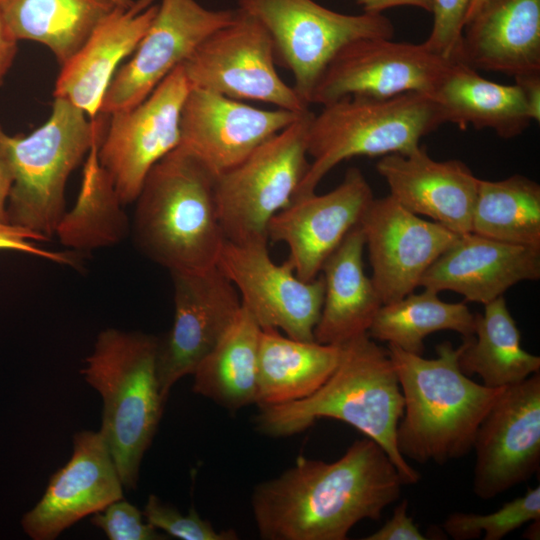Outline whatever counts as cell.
I'll return each mask as SVG.
<instances>
[{"instance_id":"obj_31","label":"cell","mask_w":540,"mask_h":540,"mask_svg":"<svg viewBox=\"0 0 540 540\" xmlns=\"http://www.w3.org/2000/svg\"><path fill=\"white\" fill-rule=\"evenodd\" d=\"M96 142L84 162L77 200L60 219L55 235L79 253L115 246L130 233L131 223L114 184L98 159Z\"/></svg>"},{"instance_id":"obj_28","label":"cell","mask_w":540,"mask_h":540,"mask_svg":"<svg viewBox=\"0 0 540 540\" xmlns=\"http://www.w3.org/2000/svg\"><path fill=\"white\" fill-rule=\"evenodd\" d=\"M115 7L111 0H0L16 40L46 46L62 66Z\"/></svg>"},{"instance_id":"obj_6","label":"cell","mask_w":540,"mask_h":540,"mask_svg":"<svg viewBox=\"0 0 540 540\" xmlns=\"http://www.w3.org/2000/svg\"><path fill=\"white\" fill-rule=\"evenodd\" d=\"M107 115L90 119L62 98H54L49 118L27 136H10L0 126V149L12 172L8 221L46 241L55 236L65 213V189L71 173L101 140Z\"/></svg>"},{"instance_id":"obj_43","label":"cell","mask_w":540,"mask_h":540,"mask_svg":"<svg viewBox=\"0 0 540 540\" xmlns=\"http://www.w3.org/2000/svg\"><path fill=\"white\" fill-rule=\"evenodd\" d=\"M13 180V172L10 163L0 149V222H9L7 204Z\"/></svg>"},{"instance_id":"obj_2","label":"cell","mask_w":540,"mask_h":540,"mask_svg":"<svg viewBox=\"0 0 540 540\" xmlns=\"http://www.w3.org/2000/svg\"><path fill=\"white\" fill-rule=\"evenodd\" d=\"M403 412L404 399L388 350L366 333L342 345L337 368L317 391L290 403L260 407L254 424L263 435L286 437L322 418L340 420L378 443L407 485L417 483L420 475L397 448Z\"/></svg>"},{"instance_id":"obj_19","label":"cell","mask_w":540,"mask_h":540,"mask_svg":"<svg viewBox=\"0 0 540 540\" xmlns=\"http://www.w3.org/2000/svg\"><path fill=\"white\" fill-rule=\"evenodd\" d=\"M373 199L362 171L351 167L331 191L296 197L274 215L267 228L268 241L285 243L287 260L297 276L313 280L346 235L360 225Z\"/></svg>"},{"instance_id":"obj_38","label":"cell","mask_w":540,"mask_h":540,"mask_svg":"<svg viewBox=\"0 0 540 540\" xmlns=\"http://www.w3.org/2000/svg\"><path fill=\"white\" fill-rule=\"evenodd\" d=\"M46 240L20 226L10 222H0V250L16 251L39 257L60 265L79 268L82 265V256L72 250L55 251L42 248L35 244Z\"/></svg>"},{"instance_id":"obj_9","label":"cell","mask_w":540,"mask_h":540,"mask_svg":"<svg viewBox=\"0 0 540 540\" xmlns=\"http://www.w3.org/2000/svg\"><path fill=\"white\" fill-rule=\"evenodd\" d=\"M238 9L268 31L275 59L288 69L293 88L308 104L324 69L345 45L362 38H393L383 13L343 14L314 0H237Z\"/></svg>"},{"instance_id":"obj_27","label":"cell","mask_w":540,"mask_h":540,"mask_svg":"<svg viewBox=\"0 0 540 540\" xmlns=\"http://www.w3.org/2000/svg\"><path fill=\"white\" fill-rule=\"evenodd\" d=\"M342 345L293 339L273 328L261 329L258 343L259 408L306 398L337 368Z\"/></svg>"},{"instance_id":"obj_44","label":"cell","mask_w":540,"mask_h":540,"mask_svg":"<svg viewBox=\"0 0 540 540\" xmlns=\"http://www.w3.org/2000/svg\"><path fill=\"white\" fill-rule=\"evenodd\" d=\"M485 0H470L465 23L471 19L481 8Z\"/></svg>"},{"instance_id":"obj_41","label":"cell","mask_w":540,"mask_h":540,"mask_svg":"<svg viewBox=\"0 0 540 540\" xmlns=\"http://www.w3.org/2000/svg\"><path fill=\"white\" fill-rule=\"evenodd\" d=\"M18 40L8 30L0 14V86L10 70L18 48Z\"/></svg>"},{"instance_id":"obj_35","label":"cell","mask_w":540,"mask_h":540,"mask_svg":"<svg viewBox=\"0 0 540 540\" xmlns=\"http://www.w3.org/2000/svg\"><path fill=\"white\" fill-rule=\"evenodd\" d=\"M142 512L145 520L154 528L181 540L238 539L234 530H217L208 520L201 518L193 507L184 515L175 506L153 494L149 495Z\"/></svg>"},{"instance_id":"obj_29","label":"cell","mask_w":540,"mask_h":540,"mask_svg":"<svg viewBox=\"0 0 540 540\" xmlns=\"http://www.w3.org/2000/svg\"><path fill=\"white\" fill-rule=\"evenodd\" d=\"M459 366L467 376L478 375L490 388L517 384L540 370V357L521 345V333L504 296L476 314L474 335L466 337Z\"/></svg>"},{"instance_id":"obj_40","label":"cell","mask_w":540,"mask_h":540,"mask_svg":"<svg viewBox=\"0 0 540 540\" xmlns=\"http://www.w3.org/2000/svg\"><path fill=\"white\" fill-rule=\"evenodd\" d=\"M522 89L532 121H540V74L514 79Z\"/></svg>"},{"instance_id":"obj_37","label":"cell","mask_w":540,"mask_h":540,"mask_svg":"<svg viewBox=\"0 0 540 540\" xmlns=\"http://www.w3.org/2000/svg\"><path fill=\"white\" fill-rule=\"evenodd\" d=\"M470 0H432L433 24L423 42L432 52L455 60Z\"/></svg>"},{"instance_id":"obj_26","label":"cell","mask_w":540,"mask_h":540,"mask_svg":"<svg viewBox=\"0 0 540 540\" xmlns=\"http://www.w3.org/2000/svg\"><path fill=\"white\" fill-rule=\"evenodd\" d=\"M437 104L444 123L465 130L490 129L511 139L532 122L520 86L485 79L479 71L453 60L435 90L429 95Z\"/></svg>"},{"instance_id":"obj_42","label":"cell","mask_w":540,"mask_h":540,"mask_svg":"<svg viewBox=\"0 0 540 540\" xmlns=\"http://www.w3.org/2000/svg\"><path fill=\"white\" fill-rule=\"evenodd\" d=\"M360 6L363 12L383 13L384 10L398 6H412L431 13L432 0H350Z\"/></svg>"},{"instance_id":"obj_14","label":"cell","mask_w":540,"mask_h":540,"mask_svg":"<svg viewBox=\"0 0 540 540\" xmlns=\"http://www.w3.org/2000/svg\"><path fill=\"white\" fill-rule=\"evenodd\" d=\"M174 320L159 338L156 374L160 394L167 401L172 387L192 375L235 321L241 299L218 267L202 272H171Z\"/></svg>"},{"instance_id":"obj_21","label":"cell","mask_w":540,"mask_h":540,"mask_svg":"<svg viewBox=\"0 0 540 540\" xmlns=\"http://www.w3.org/2000/svg\"><path fill=\"white\" fill-rule=\"evenodd\" d=\"M390 194L404 208L462 235L471 232L479 178L457 159L437 161L425 146L382 156L376 164Z\"/></svg>"},{"instance_id":"obj_5","label":"cell","mask_w":540,"mask_h":540,"mask_svg":"<svg viewBox=\"0 0 540 540\" xmlns=\"http://www.w3.org/2000/svg\"><path fill=\"white\" fill-rule=\"evenodd\" d=\"M159 338L106 328L80 370L103 401L99 433L125 490L135 489L143 456L156 434L166 401L156 374Z\"/></svg>"},{"instance_id":"obj_33","label":"cell","mask_w":540,"mask_h":540,"mask_svg":"<svg viewBox=\"0 0 540 540\" xmlns=\"http://www.w3.org/2000/svg\"><path fill=\"white\" fill-rule=\"evenodd\" d=\"M471 232L540 249V185L520 174L479 179Z\"/></svg>"},{"instance_id":"obj_12","label":"cell","mask_w":540,"mask_h":540,"mask_svg":"<svg viewBox=\"0 0 540 540\" xmlns=\"http://www.w3.org/2000/svg\"><path fill=\"white\" fill-rule=\"evenodd\" d=\"M452 61L424 43L382 37L358 39L330 60L313 90L311 104L324 106L346 96L431 95Z\"/></svg>"},{"instance_id":"obj_18","label":"cell","mask_w":540,"mask_h":540,"mask_svg":"<svg viewBox=\"0 0 540 540\" xmlns=\"http://www.w3.org/2000/svg\"><path fill=\"white\" fill-rule=\"evenodd\" d=\"M303 113L260 109L190 87L181 110L179 146L217 177L241 163Z\"/></svg>"},{"instance_id":"obj_16","label":"cell","mask_w":540,"mask_h":540,"mask_svg":"<svg viewBox=\"0 0 540 540\" xmlns=\"http://www.w3.org/2000/svg\"><path fill=\"white\" fill-rule=\"evenodd\" d=\"M473 492L492 499L526 482L540 464V374L505 387L473 443Z\"/></svg>"},{"instance_id":"obj_39","label":"cell","mask_w":540,"mask_h":540,"mask_svg":"<svg viewBox=\"0 0 540 540\" xmlns=\"http://www.w3.org/2000/svg\"><path fill=\"white\" fill-rule=\"evenodd\" d=\"M364 540H426L428 539L408 514V501L403 499L395 506L390 519Z\"/></svg>"},{"instance_id":"obj_17","label":"cell","mask_w":540,"mask_h":540,"mask_svg":"<svg viewBox=\"0 0 540 540\" xmlns=\"http://www.w3.org/2000/svg\"><path fill=\"white\" fill-rule=\"evenodd\" d=\"M360 227L382 305L414 292L429 267L459 237L410 212L391 195L372 200Z\"/></svg>"},{"instance_id":"obj_24","label":"cell","mask_w":540,"mask_h":540,"mask_svg":"<svg viewBox=\"0 0 540 540\" xmlns=\"http://www.w3.org/2000/svg\"><path fill=\"white\" fill-rule=\"evenodd\" d=\"M455 60L514 79L540 74V0H485L465 23Z\"/></svg>"},{"instance_id":"obj_45","label":"cell","mask_w":540,"mask_h":540,"mask_svg":"<svg viewBox=\"0 0 540 540\" xmlns=\"http://www.w3.org/2000/svg\"><path fill=\"white\" fill-rule=\"evenodd\" d=\"M113 4L117 7H128L134 0H111Z\"/></svg>"},{"instance_id":"obj_7","label":"cell","mask_w":540,"mask_h":540,"mask_svg":"<svg viewBox=\"0 0 540 540\" xmlns=\"http://www.w3.org/2000/svg\"><path fill=\"white\" fill-rule=\"evenodd\" d=\"M442 124L435 101L418 92L386 98L346 96L324 105L309 124L307 153L312 161L293 199L314 193L340 162L355 156L407 154Z\"/></svg>"},{"instance_id":"obj_23","label":"cell","mask_w":540,"mask_h":540,"mask_svg":"<svg viewBox=\"0 0 540 540\" xmlns=\"http://www.w3.org/2000/svg\"><path fill=\"white\" fill-rule=\"evenodd\" d=\"M540 278V249L510 244L473 232L459 235L425 272L420 286L453 291L487 304L522 281Z\"/></svg>"},{"instance_id":"obj_1","label":"cell","mask_w":540,"mask_h":540,"mask_svg":"<svg viewBox=\"0 0 540 540\" xmlns=\"http://www.w3.org/2000/svg\"><path fill=\"white\" fill-rule=\"evenodd\" d=\"M402 485L386 451L366 437L333 462L298 457L254 487L251 507L262 539L345 540L360 521L379 520Z\"/></svg>"},{"instance_id":"obj_25","label":"cell","mask_w":540,"mask_h":540,"mask_svg":"<svg viewBox=\"0 0 540 540\" xmlns=\"http://www.w3.org/2000/svg\"><path fill=\"white\" fill-rule=\"evenodd\" d=\"M364 248V235L358 225L325 260L320 272L324 299L314 330L315 341L343 345L368 333L382 302L371 277L365 274Z\"/></svg>"},{"instance_id":"obj_34","label":"cell","mask_w":540,"mask_h":540,"mask_svg":"<svg viewBox=\"0 0 540 540\" xmlns=\"http://www.w3.org/2000/svg\"><path fill=\"white\" fill-rule=\"evenodd\" d=\"M540 520V487L529 488L522 496L506 502L488 514L454 512L443 523L455 540H500L526 523Z\"/></svg>"},{"instance_id":"obj_3","label":"cell","mask_w":540,"mask_h":540,"mask_svg":"<svg viewBox=\"0 0 540 540\" xmlns=\"http://www.w3.org/2000/svg\"><path fill=\"white\" fill-rule=\"evenodd\" d=\"M458 347L444 341L435 358L406 352L388 344L404 399L396 444L407 460L443 465L472 449L483 418L504 388L473 381L459 366Z\"/></svg>"},{"instance_id":"obj_36","label":"cell","mask_w":540,"mask_h":540,"mask_svg":"<svg viewBox=\"0 0 540 540\" xmlns=\"http://www.w3.org/2000/svg\"><path fill=\"white\" fill-rule=\"evenodd\" d=\"M90 522L110 540H165L166 534L149 524L136 506L124 498L92 514Z\"/></svg>"},{"instance_id":"obj_13","label":"cell","mask_w":540,"mask_h":540,"mask_svg":"<svg viewBox=\"0 0 540 540\" xmlns=\"http://www.w3.org/2000/svg\"><path fill=\"white\" fill-rule=\"evenodd\" d=\"M218 269L236 288L242 306L261 329L273 328L301 341H315L324 299L321 274L305 281L288 260L274 262L267 244L225 241Z\"/></svg>"},{"instance_id":"obj_8","label":"cell","mask_w":540,"mask_h":540,"mask_svg":"<svg viewBox=\"0 0 540 540\" xmlns=\"http://www.w3.org/2000/svg\"><path fill=\"white\" fill-rule=\"evenodd\" d=\"M314 113L257 147L246 159L215 177V200L227 241L268 244L270 220L288 206L308 167L307 134Z\"/></svg>"},{"instance_id":"obj_30","label":"cell","mask_w":540,"mask_h":540,"mask_svg":"<svg viewBox=\"0 0 540 540\" xmlns=\"http://www.w3.org/2000/svg\"><path fill=\"white\" fill-rule=\"evenodd\" d=\"M260 332L241 304L229 330L192 374L193 392L231 412L255 404Z\"/></svg>"},{"instance_id":"obj_32","label":"cell","mask_w":540,"mask_h":540,"mask_svg":"<svg viewBox=\"0 0 540 540\" xmlns=\"http://www.w3.org/2000/svg\"><path fill=\"white\" fill-rule=\"evenodd\" d=\"M438 292L424 288L403 298L383 304L369 330L375 341L423 355L424 340L432 333L450 330L466 337L474 335L476 314L465 302L451 303L440 299Z\"/></svg>"},{"instance_id":"obj_11","label":"cell","mask_w":540,"mask_h":540,"mask_svg":"<svg viewBox=\"0 0 540 540\" xmlns=\"http://www.w3.org/2000/svg\"><path fill=\"white\" fill-rule=\"evenodd\" d=\"M189 88L179 65L142 102L107 115L98 159L124 205L135 202L153 166L179 146Z\"/></svg>"},{"instance_id":"obj_20","label":"cell","mask_w":540,"mask_h":540,"mask_svg":"<svg viewBox=\"0 0 540 540\" xmlns=\"http://www.w3.org/2000/svg\"><path fill=\"white\" fill-rule=\"evenodd\" d=\"M123 490L99 431L77 432L71 458L50 477L41 499L23 515L21 526L33 540H54L84 517L124 498Z\"/></svg>"},{"instance_id":"obj_15","label":"cell","mask_w":540,"mask_h":540,"mask_svg":"<svg viewBox=\"0 0 540 540\" xmlns=\"http://www.w3.org/2000/svg\"><path fill=\"white\" fill-rule=\"evenodd\" d=\"M236 10H213L196 0H161L132 57L115 73L100 114L142 102L212 32L229 23Z\"/></svg>"},{"instance_id":"obj_4","label":"cell","mask_w":540,"mask_h":540,"mask_svg":"<svg viewBox=\"0 0 540 540\" xmlns=\"http://www.w3.org/2000/svg\"><path fill=\"white\" fill-rule=\"evenodd\" d=\"M214 186L215 176L180 146L158 161L135 200L130 233L138 250L170 273L216 267L226 239Z\"/></svg>"},{"instance_id":"obj_10","label":"cell","mask_w":540,"mask_h":540,"mask_svg":"<svg viewBox=\"0 0 540 540\" xmlns=\"http://www.w3.org/2000/svg\"><path fill=\"white\" fill-rule=\"evenodd\" d=\"M275 63L268 31L237 8L234 18L207 36L181 65L189 87L297 113L309 110L293 86L281 79Z\"/></svg>"},{"instance_id":"obj_22","label":"cell","mask_w":540,"mask_h":540,"mask_svg":"<svg viewBox=\"0 0 540 540\" xmlns=\"http://www.w3.org/2000/svg\"><path fill=\"white\" fill-rule=\"evenodd\" d=\"M157 9L155 0H134L128 7L115 6L61 66L53 97L69 101L90 119L98 117L121 62L132 55Z\"/></svg>"}]
</instances>
